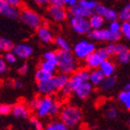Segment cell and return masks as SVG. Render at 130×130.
<instances>
[{
  "mask_svg": "<svg viewBox=\"0 0 130 130\" xmlns=\"http://www.w3.org/2000/svg\"><path fill=\"white\" fill-rule=\"evenodd\" d=\"M57 60H58V70L61 73L71 74L76 71L77 61L76 57L71 51H63L59 50L56 52Z\"/></svg>",
  "mask_w": 130,
  "mask_h": 130,
  "instance_id": "obj_1",
  "label": "cell"
},
{
  "mask_svg": "<svg viewBox=\"0 0 130 130\" xmlns=\"http://www.w3.org/2000/svg\"><path fill=\"white\" fill-rule=\"evenodd\" d=\"M89 72L86 69H79L78 71H75L72 73V75L70 77L69 82L67 86H65L61 89L62 95H70L71 92H75L76 89L79 87L82 83L89 80Z\"/></svg>",
  "mask_w": 130,
  "mask_h": 130,
  "instance_id": "obj_2",
  "label": "cell"
},
{
  "mask_svg": "<svg viewBox=\"0 0 130 130\" xmlns=\"http://www.w3.org/2000/svg\"><path fill=\"white\" fill-rule=\"evenodd\" d=\"M81 118H82V113L80 109L75 106H65L60 112L61 121L69 127H74L79 125Z\"/></svg>",
  "mask_w": 130,
  "mask_h": 130,
  "instance_id": "obj_3",
  "label": "cell"
},
{
  "mask_svg": "<svg viewBox=\"0 0 130 130\" xmlns=\"http://www.w3.org/2000/svg\"><path fill=\"white\" fill-rule=\"evenodd\" d=\"M19 19L25 26L32 30H37L43 23V19L40 14L29 8H23L20 11Z\"/></svg>",
  "mask_w": 130,
  "mask_h": 130,
  "instance_id": "obj_4",
  "label": "cell"
},
{
  "mask_svg": "<svg viewBox=\"0 0 130 130\" xmlns=\"http://www.w3.org/2000/svg\"><path fill=\"white\" fill-rule=\"evenodd\" d=\"M109 53H108L106 48H100L99 50H95L91 54L85 59V64L89 69H99L102 62L108 59Z\"/></svg>",
  "mask_w": 130,
  "mask_h": 130,
  "instance_id": "obj_5",
  "label": "cell"
},
{
  "mask_svg": "<svg viewBox=\"0 0 130 130\" xmlns=\"http://www.w3.org/2000/svg\"><path fill=\"white\" fill-rule=\"evenodd\" d=\"M89 38L96 41L101 42H117L120 39L122 34L121 32H115L109 29H98V30H91L88 34Z\"/></svg>",
  "mask_w": 130,
  "mask_h": 130,
  "instance_id": "obj_6",
  "label": "cell"
},
{
  "mask_svg": "<svg viewBox=\"0 0 130 130\" xmlns=\"http://www.w3.org/2000/svg\"><path fill=\"white\" fill-rule=\"evenodd\" d=\"M96 50L93 43L88 40H82L77 43L73 47V54L79 60H85L89 54Z\"/></svg>",
  "mask_w": 130,
  "mask_h": 130,
  "instance_id": "obj_7",
  "label": "cell"
},
{
  "mask_svg": "<svg viewBox=\"0 0 130 130\" xmlns=\"http://www.w3.org/2000/svg\"><path fill=\"white\" fill-rule=\"evenodd\" d=\"M70 25L72 30L79 35H88L91 31V26L88 17L71 16L70 20Z\"/></svg>",
  "mask_w": 130,
  "mask_h": 130,
  "instance_id": "obj_8",
  "label": "cell"
},
{
  "mask_svg": "<svg viewBox=\"0 0 130 130\" xmlns=\"http://www.w3.org/2000/svg\"><path fill=\"white\" fill-rule=\"evenodd\" d=\"M40 68L50 72H54L58 69V60L56 52L49 51L43 55V61L40 62Z\"/></svg>",
  "mask_w": 130,
  "mask_h": 130,
  "instance_id": "obj_9",
  "label": "cell"
},
{
  "mask_svg": "<svg viewBox=\"0 0 130 130\" xmlns=\"http://www.w3.org/2000/svg\"><path fill=\"white\" fill-rule=\"evenodd\" d=\"M53 102H54V100L53 99V94L47 95L43 97V99H41L38 107L35 109L37 116L40 118H44V117L50 115V111H51V108Z\"/></svg>",
  "mask_w": 130,
  "mask_h": 130,
  "instance_id": "obj_10",
  "label": "cell"
},
{
  "mask_svg": "<svg viewBox=\"0 0 130 130\" xmlns=\"http://www.w3.org/2000/svg\"><path fill=\"white\" fill-rule=\"evenodd\" d=\"M0 14L10 19H17L20 15L19 7L11 6L6 0H0Z\"/></svg>",
  "mask_w": 130,
  "mask_h": 130,
  "instance_id": "obj_11",
  "label": "cell"
},
{
  "mask_svg": "<svg viewBox=\"0 0 130 130\" xmlns=\"http://www.w3.org/2000/svg\"><path fill=\"white\" fill-rule=\"evenodd\" d=\"M49 16L55 22H63L67 19L68 12L63 6H52L48 8Z\"/></svg>",
  "mask_w": 130,
  "mask_h": 130,
  "instance_id": "obj_12",
  "label": "cell"
},
{
  "mask_svg": "<svg viewBox=\"0 0 130 130\" xmlns=\"http://www.w3.org/2000/svg\"><path fill=\"white\" fill-rule=\"evenodd\" d=\"M37 88H38L39 92L42 94H44V95H52L58 90V87L56 85L54 78H52L51 79H48V80L45 81L37 82Z\"/></svg>",
  "mask_w": 130,
  "mask_h": 130,
  "instance_id": "obj_13",
  "label": "cell"
},
{
  "mask_svg": "<svg viewBox=\"0 0 130 130\" xmlns=\"http://www.w3.org/2000/svg\"><path fill=\"white\" fill-rule=\"evenodd\" d=\"M13 53L20 59H27L34 53V48L28 43H18L14 46Z\"/></svg>",
  "mask_w": 130,
  "mask_h": 130,
  "instance_id": "obj_14",
  "label": "cell"
},
{
  "mask_svg": "<svg viewBox=\"0 0 130 130\" xmlns=\"http://www.w3.org/2000/svg\"><path fill=\"white\" fill-rule=\"evenodd\" d=\"M94 12L97 14H100L101 16H103V18L105 20L108 21V22H112L115 21L118 18V14L115 10L111 9L109 7H107L104 5H99L98 4L97 7L95 8Z\"/></svg>",
  "mask_w": 130,
  "mask_h": 130,
  "instance_id": "obj_15",
  "label": "cell"
},
{
  "mask_svg": "<svg viewBox=\"0 0 130 130\" xmlns=\"http://www.w3.org/2000/svg\"><path fill=\"white\" fill-rule=\"evenodd\" d=\"M36 35L38 36L39 40L43 43H51L54 40L53 32L48 26L45 25H41L36 30Z\"/></svg>",
  "mask_w": 130,
  "mask_h": 130,
  "instance_id": "obj_16",
  "label": "cell"
},
{
  "mask_svg": "<svg viewBox=\"0 0 130 130\" xmlns=\"http://www.w3.org/2000/svg\"><path fill=\"white\" fill-rule=\"evenodd\" d=\"M93 91V85H92L89 80L82 83L74 92L77 98L80 100H86L90 96V94Z\"/></svg>",
  "mask_w": 130,
  "mask_h": 130,
  "instance_id": "obj_17",
  "label": "cell"
},
{
  "mask_svg": "<svg viewBox=\"0 0 130 130\" xmlns=\"http://www.w3.org/2000/svg\"><path fill=\"white\" fill-rule=\"evenodd\" d=\"M69 14L71 16H80V17H89L93 14V11L88 10L83 6H81L80 5L77 4L75 6L70 7Z\"/></svg>",
  "mask_w": 130,
  "mask_h": 130,
  "instance_id": "obj_18",
  "label": "cell"
},
{
  "mask_svg": "<svg viewBox=\"0 0 130 130\" xmlns=\"http://www.w3.org/2000/svg\"><path fill=\"white\" fill-rule=\"evenodd\" d=\"M117 82H118V79L116 76H108V77H105L103 79L102 83L100 85V89L104 92H108L111 91L114 88L116 87Z\"/></svg>",
  "mask_w": 130,
  "mask_h": 130,
  "instance_id": "obj_19",
  "label": "cell"
},
{
  "mask_svg": "<svg viewBox=\"0 0 130 130\" xmlns=\"http://www.w3.org/2000/svg\"><path fill=\"white\" fill-rule=\"evenodd\" d=\"M99 69L101 71V72L103 73L105 77H108V76L114 75L115 71H116V64L110 60H106L100 64Z\"/></svg>",
  "mask_w": 130,
  "mask_h": 130,
  "instance_id": "obj_20",
  "label": "cell"
},
{
  "mask_svg": "<svg viewBox=\"0 0 130 130\" xmlns=\"http://www.w3.org/2000/svg\"><path fill=\"white\" fill-rule=\"evenodd\" d=\"M104 79H105V75L100 69H94L89 72V81L93 86H100Z\"/></svg>",
  "mask_w": 130,
  "mask_h": 130,
  "instance_id": "obj_21",
  "label": "cell"
},
{
  "mask_svg": "<svg viewBox=\"0 0 130 130\" xmlns=\"http://www.w3.org/2000/svg\"><path fill=\"white\" fill-rule=\"evenodd\" d=\"M12 114L15 118H27L29 117V110L23 104H16L12 107Z\"/></svg>",
  "mask_w": 130,
  "mask_h": 130,
  "instance_id": "obj_22",
  "label": "cell"
},
{
  "mask_svg": "<svg viewBox=\"0 0 130 130\" xmlns=\"http://www.w3.org/2000/svg\"><path fill=\"white\" fill-rule=\"evenodd\" d=\"M89 20L90 26H91V30H98V29L102 28L105 19L103 18V16L95 13V14H92L91 15L89 16Z\"/></svg>",
  "mask_w": 130,
  "mask_h": 130,
  "instance_id": "obj_23",
  "label": "cell"
},
{
  "mask_svg": "<svg viewBox=\"0 0 130 130\" xmlns=\"http://www.w3.org/2000/svg\"><path fill=\"white\" fill-rule=\"evenodd\" d=\"M118 99L120 103L125 107L126 109L130 110V89H124V90L120 91L118 96Z\"/></svg>",
  "mask_w": 130,
  "mask_h": 130,
  "instance_id": "obj_24",
  "label": "cell"
},
{
  "mask_svg": "<svg viewBox=\"0 0 130 130\" xmlns=\"http://www.w3.org/2000/svg\"><path fill=\"white\" fill-rule=\"evenodd\" d=\"M52 78H53V72L47 71L42 68H39L35 72V79L37 82L48 80V79H51Z\"/></svg>",
  "mask_w": 130,
  "mask_h": 130,
  "instance_id": "obj_25",
  "label": "cell"
},
{
  "mask_svg": "<svg viewBox=\"0 0 130 130\" xmlns=\"http://www.w3.org/2000/svg\"><path fill=\"white\" fill-rule=\"evenodd\" d=\"M54 80L56 82V85L58 87V90H61L65 86H67L68 82H69L70 77L68 76V74L65 73H60L58 75L54 76Z\"/></svg>",
  "mask_w": 130,
  "mask_h": 130,
  "instance_id": "obj_26",
  "label": "cell"
},
{
  "mask_svg": "<svg viewBox=\"0 0 130 130\" xmlns=\"http://www.w3.org/2000/svg\"><path fill=\"white\" fill-rule=\"evenodd\" d=\"M106 49H107L108 53H109V55H118L119 53L126 49V47L123 44H120V43H111L106 47Z\"/></svg>",
  "mask_w": 130,
  "mask_h": 130,
  "instance_id": "obj_27",
  "label": "cell"
},
{
  "mask_svg": "<svg viewBox=\"0 0 130 130\" xmlns=\"http://www.w3.org/2000/svg\"><path fill=\"white\" fill-rule=\"evenodd\" d=\"M14 46V45L12 41L5 37H0V52H5V53L11 52L13 51Z\"/></svg>",
  "mask_w": 130,
  "mask_h": 130,
  "instance_id": "obj_28",
  "label": "cell"
},
{
  "mask_svg": "<svg viewBox=\"0 0 130 130\" xmlns=\"http://www.w3.org/2000/svg\"><path fill=\"white\" fill-rule=\"evenodd\" d=\"M44 130H70V127L60 120V121H53L49 123Z\"/></svg>",
  "mask_w": 130,
  "mask_h": 130,
  "instance_id": "obj_29",
  "label": "cell"
},
{
  "mask_svg": "<svg viewBox=\"0 0 130 130\" xmlns=\"http://www.w3.org/2000/svg\"><path fill=\"white\" fill-rule=\"evenodd\" d=\"M117 60L120 64H126L130 62V50L126 48L124 51L119 53L117 55Z\"/></svg>",
  "mask_w": 130,
  "mask_h": 130,
  "instance_id": "obj_30",
  "label": "cell"
},
{
  "mask_svg": "<svg viewBox=\"0 0 130 130\" xmlns=\"http://www.w3.org/2000/svg\"><path fill=\"white\" fill-rule=\"evenodd\" d=\"M118 18L122 22H130V5H126L118 13Z\"/></svg>",
  "mask_w": 130,
  "mask_h": 130,
  "instance_id": "obj_31",
  "label": "cell"
},
{
  "mask_svg": "<svg viewBox=\"0 0 130 130\" xmlns=\"http://www.w3.org/2000/svg\"><path fill=\"white\" fill-rule=\"evenodd\" d=\"M54 42L56 45L59 47L60 50H63V51H71V46H70L69 43L65 40L63 37L58 36L54 39Z\"/></svg>",
  "mask_w": 130,
  "mask_h": 130,
  "instance_id": "obj_32",
  "label": "cell"
},
{
  "mask_svg": "<svg viewBox=\"0 0 130 130\" xmlns=\"http://www.w3.org/2000/svg\"><path fill=\"white\" fill-rule=\"evenodd\" d=\"M78 4L80 5L81 6H83L84 8H86L88 10L91 11L95 10V8L98 6V3L94 0H79Z\"/></svg>",
  "mask_w": 130,
  "mask_h": 130,
  "instance_id": "obj_33",
  "label": "cell"
},
{
  "mask_svg": "<svg viewBox=\"0 0 130 130\" xmlns=\"http://www.w3.org/2000/svg\"><path fill=\"white\" fill-rule=\"evenodd\" d=\"M121 34L127 40H130V22H123L121 24Z\"/></svg>",
  "mask_w": 130,
  "mask_h": 130,
  "instance_id": "obj_34",
  "label": "cell"
},
{
  "mask_svg": "<svg viewBox=\"0 0 130 130\" xmlns=\"http://www.w3.org/2000/svg\"><path fill=\"white\" fill-rule=\"evenodd\" d=\"M118 111L116 107H114V106L109 107L107 109V111H106V117L108 119H116L118 118Z\"/></svg>",
  "mask_w": 130,
  "mask_h": 130,
  "instance_id": "obj_35",
  "label": "cell"
},
{
  "mask_svg": "<svg viewBox=\"0 0 130 130\" xmlns=\"http://www.w3.org/2000/svg\"><path fill=\"white\" fill-rule=\"evenodd\" d=\"M4 59L6 60V61L9 64H14V63L16 62V60H17V56L13 53L12 51L11 52H7V53H5Z\"/></svg>",
  "mask_w": 130,
  "mask_h": 130,
  "instance_id": "obj_36",
  "label": "cell"
},
{
  "mask_svg": "<svg viewBox=\"0 0 130 130\" xmlns=\"http://www.w3.org/2000/svg\"><path fill=\"white\" fill-rule=\"evenodd\" d=\"M108 29L111 30L112 32H121V24H120L118 20L112 21V22H110Z\"/></svg>",
  "mask_w": 130,
  "mask_h": 130,
  "instance_id": "obj_37",
  "label": "cell"
},
{
  "mask_svg": "<svg viewBox=\"0 0 130 130\" xmlns=\"http://www.w3.org/2000/svg\"><path fill=\"white\" fill-rule=\"evenodd\" d=\"M61 106H60V104L58 103V102L54 101L53 103V106H52L51 108V111H50V115L51 116H56V115H58V114H60V112H61Z\"/></svg>",
  "mask_w": 130,
  "mask_h": 130,
  "instance_id": "obj_38",
  "label": "cell"
},
{
  "mask_svg": "<svg viewBox=\"0 0 130 130\" xmlns=\"http://www.w3.org/2000/svg\"><path fill=\"white\" fill-rule=\"evenodd\" d=\"M12 113V107L6 104H0V115H8Z\"/></svg>",
  "mask_w": 130,
  "mask_h": 130,
  "instance_id": "obj_39",
  "label": "cell"
},
{
  "mask_svg": "<svg viewBox=\"0 0 130 130\" xmlns=\"http://www.w3.org/2000/svg\"><path fill=\"white\" fill-rule=\"evenodd\" d=\"M30 123L34 126V127L35 128V130H44L43 124H42L36 118H31Z\"/></svg>",
  "mask_w": 130,
  "mask_h": 130,
  "instance_id": "obj_40",
  "label": "cell"
},
{
  "mask_svg": "<svg viewBox=\"0 0 130 130\" xmlns=\"http://www.w3.org/2000/svg\"><path fill=\"white\" fill-rule=\"evenodd\" d=\"M6 71H7V65H6V60L0 57V74L6 72Z\"/></svg>",
  "mask_w": 130,
  "mask_h": 130,
  "instance_id": "obj_41",
  "label": "cell"
},
{
  "mask_svg": "<svg viewBox=\"0 0 130 130\" xmlns=\"http://www.w3.org/2000/svg\"><path fill=\"white\" fill-rule=\"evenodd\" d=\"M40 100H41L40 98H35L34 100H32L30 101V103H29V106H30V108H32V109H35V110L37 108V107H38Z\"/></svg>",
  "mask_w": 130,
  "mask_h": 130,
  "instance_id": "obj_42",
  "label": "cell"
},
{
  "mask_svg": "<svg viewBox=\"0 0 130 130\" xmlns=\"http://www.w3.org/2000/svg\"><path fill=\"white\" fill-rule=\"evenodd\" d=\"M28 64L27 63H24V64L21 66L18 69V73L20 75H25L27 72H28Z\"/></svg>",
  "mask_w": 130,
  "mask_h": 130,
  "instance_id": "obj_43",
  "label": "cell"
},
{
  "mask_svg": "<svg viewBox=\"0 0 130 130\" xmlns=\"http://www.w3.org/2000/svg\"><path fill=\"white\" fill-rule=\"evenodd\" d=\"M6 2L15 7H20L22 5V0H6Z\"/></svg>",
  "mask_w": 130,
  "mask_h": 130,
  "instance_id": "obj_44",
  "label": "cell"
},
{
  "mask_svg": "<svg viewBox=\"0 0 130 130\" xmlns=\"http://www.w3.org/2000/svg\"><path fill=\"white\" fill-rule=\"evenodd\" d=\"M12 87L14 88V89H20L21 87L23 86V82L19 79H15V80H13L12 81Z\"/></svg>",
  "mask_w": 130,
  "mask_h": 130,
  "instance_id": "obj_45",
  "label": "cell"
},
{
  "mask_svg": "<svg viewBox=\"0 0 130 130\" xmlns=\"http://www.w3.org/2000/svg\"><path fill=\"white\" fill-rule=\"evenodd\" d=\"M49 4L52 6H63V0H49Z\"/></svg>",
  "mask_w": 130,
  "mask_h": 130,
  "instance_id": "obj_46",
  "label": "cell"
},
{
  "mask_svg": "<svg viewBox=\"0 0 130 130\" xmlns=\"http://www.w3.org/2000/svg\"><path fill=\"white\" fill-rule=\"evenodd\" d=\"M34 2L39 6H44L49 4V0H34Z\"/></svg>",
  "mask_w": 130,
  "mask_h": 130,
  "instance_id": "obj_47",
  "label": "cell"
},
{
  "mask_svg": "<svg viewBox=\"0 0 130 130\" xmlns=\"http://www.w3.org/2000/svg\"><path fill=\"white\" fill-rule=\"evenodd\" d=\"M78 0H71V2L68 4V6H70V7H71V6H75V5H77L78 4Z\"/></svg>",
  "mask_w": 130,
  "mask_h": 130,
  "instance_id": "obj_48",
  "label": "cell"
},
{
  "mask_svg": "<svg viewBox=\"0 0 130 130\" xmlns=\"http://www.w3.org/2000/svg\"><path fill=\"white\" fill-rule=\"evenodd\" d=\"M70 2H71V0H63V3H64V5H68Z\"/></svg>",
  "mask_w": 130,
  "mask_h": 130,
  "instance_id": "obj_49",
  "label": "cell"
},
{
  "mask_svg": "<svg viewBox=\"0 0 130 130\" xmlns=\"http://www.w3.org/2000/svg\"><path fill=\"white\" fill-rule=\"evenodd\" d=\"M128 123H129V125H130V119H129V121H128Z\"/></svg>",
  "mask_w": 130,
  "mask_h": 130,
  "instance_id": "obj_50",
  "label": "cell"
},
{
  "mask_svg": "<svg viewBox=\"0 0 130 130\" xmlns=\"http://www.w3.org/2000/svg\"><path fill=\"white\" fill-rule=\"evenodd\" d=\"M107 130H112V129H107Z\"/></svg>",
  "mask_w": 130,
  "mask_h": 130,
  "instance_id": "obj_51",
  "label": "cell"
},
{
  "mask_svg": "<svg viewBox=\"0 0 130 130\" xmlns=\"http://www.w3.org/2000/svg\"><path fill=\"white\" fill-rule=\"evenodd\" d=\"M129 5H130V4H129Z\"/></svg>",
  "mask_w": 130,
  "mask_h": 130,
  "instance_id": "obj_52",
  "label": "cell"
}]
</instances>
